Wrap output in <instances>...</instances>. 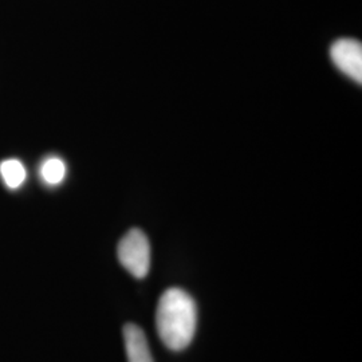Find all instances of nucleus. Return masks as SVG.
I'll list each match as a JSON object with an SVG mask.
<instances>
[{
  "label": "nucleus",
  "mask_w": 362,
  "mask_h": 362,
  "mask_svg": "<svg viewBox=\"0 0 362 362\" xmlns=\"http://www.w3.org/2000/svg\"><path fill=\"white\" fill-rule=\"evenodd\" d=\"M197 309L194 298L179 287H170L158 300L156 327L161 342L173 351L187 349L194 339Z\"/></svg>",
  "instance_id": "obj_1"
},
{
  "label": "nucleus",
  "mask_w": 362,
  "mask_h": 362,
  "mask_svg": "<svg viewBox=\"0 0 362 362\" xmlns=\"http://www.w3.org/2000/svg\"><path fill=\"white\" fill-rule=\"evenodd\" d=\"M117 255L122 267L137 279L145 278L151 270V243L141 230L133 228L121 239Z\"/></svg>",
  "instance_id": "obj_2"
},
{
  "label": "nucleus",
  "mask_w": 362,
  "mask_h": 362,
  "mask_svg": "<svg viewBox=\"0 0 362 362\" xmlns=\"http://www.w3.org/2000/svg\"><path fill=\"white\" fill-rule=\"evenodd\" d=\"M330 57L334 65L348 77L356 81L357 83L362 82V45L357 39H338L332 49Z\"/></svg>",
  "instance_id": "obj_3"
},
{
  "label": "nucleus",
  "mask_w": 362,
  "mask_h": 362,
  "mask_svg": "<svg viewBox=\"0 0 362 362\" xmlns=\"http://www.w3.org/2000/svg\"><path fill=\"white\" fill-rule=\"evenodd\" d=\"M124 342L128 362H155L143 329L137 325L124 326Z\"/></svg>",
  "instance_id": "obj_4"
},
{
  "label": "nucleus",
  "mask_w": 362,
  "mask_h": 362,
  "mask_svg": "<svg viewBox=\"0 0 362 362\" xmlns=\"http://www.w3.org/2000/svg\"><path fill=\"white\" fill-rule=\"evenodd\" d=\"M66 164L65 161L57 156L47 157L39 169L40 179L45 181V184L55 187L65 180L66 177Z\"/></svg>",
  "instance_id": "obj_5"
},
{
  "label": "nucleus",
  "mask_w": 362,
  "mask_h": 362,
  "mask_svg": "<svg viewBox=\"0 0 362 362\" xmlns=\"http://www.w3.org/2000/svg\"><path fill=\"white\" fill-rule=\"evenodd\" d=\"M0 175H1V179L4 181V184L11 189L19 188L26 180L25 165L16 158L1 161Z\"/></svg>",
  "instance_id": "obj_6"
}]
</instances>
